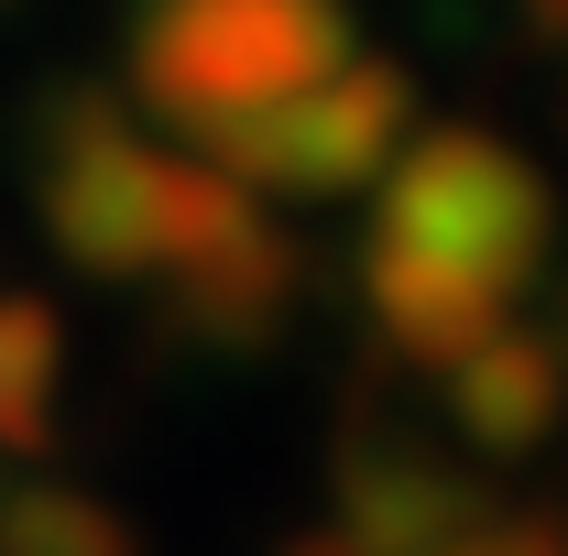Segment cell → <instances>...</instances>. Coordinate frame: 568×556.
I'll list each match as a JSON object with an SVG mask.
<instances>
[{
	"instance_id": "5b68a950",
	"label": "cell",
	"mask_w": 568,
	"mask_h": 556,
	"mask_svg": "<svg viewBox=\"0 0 568 556\" xmlns=\"http://www.w3.org/2000/svg\"><path fill=\"white\" fill-rule=\"evenodd\" d=\"M503 502L481 470L437 447H351L339 459V535L361 556H459Z\"/></svg>"
},
{
	"instance_id": "7a4b0ae2",
	"label": "cell",
	"mask_w": 568,
	"mask_h": 556,
	"mask_svg": "<svg viewBox=\"0 0 568 556\" xmlns=\"http://www.w3.org/2000/svg\"><path fill=\"white\" fill-rule=\"evenodd\" d=\"M558 240V197L547 175L493 132H416L383 175V208H372V262H405V274L470 284L493 306H525V284Z\"/></svg>"
},
{
	"instance_id": "8992f818",
	"label": "cell",
	"mask_w": 568,
	"mask_h": 556,
	"mask_svg": "<svg viewBox=\"0 0 568 556\" xmlns=\"http://www.w3.org/2000/svg\"><path fill=\"white\" fill-rule=\"evenodd\" d=\"M295 295H306V251L284 240L274 218H252L230 251H209L197 274L164 284V317L197 349H263L284 317H295Z\"/></svg>"
},
{
	"instance_id": "52a82bcc",
	"label": "cell",
	"mask_w": 568,
	"mask_h": 556,
	"mask_svg": "<svg viewBox=\"0 0 568 556\" xmlns=\"http://www.w3.org/2000/svg\"><path fill=\"white\" fill-rule=\"evenodd\" d=\"M448 425L481 447V459H525V447H547L568 415V339H536V328H503L481 360H459L448 382Z\"/></svg>"
},
{
	"instance_id": "9c48e42d",
	"label": "cell",
	"mask_w": 568,
	"mask_h": 556,
	"mask_svg": "<svg viewBox=\"0 0 568 556\" xmlns=\"http://www.w3.org/2000/svg\"><path fill=\"white\" fill-rule=\"evenodd\" d=\"M0 556H142V535L77 481H11L0 491Z\"/></svg>"
},
{
	"instance_id": "277c9868",
	"label": "cell",
	"mask_w": 568,
	"mask_h": 556,
	"mask_svg": "<svg viewBox=\"0 0 568 556\" xmlns=\"http://www.w3.org/2000/svg\"><path fill=\"white\" fill-rule=\"evenodd\" d=\"M405 142H416V76L394 66V55H351V66H328L317 87H295L274 110L186 142V153H209L252 208H328V197H351L372 175H394Z\"/></svg>"
},
{
	"instance_id": "30bf717a",
	"label": "cell",
	"mask_w": 568,
	"mask_h": 556,
	"mask_svg": "<svg viewBox=\"0 0 568 556\" xmlns=\"http://www.w3.org/2000/svg\"><path fill=\"white\" fill-rule=\"evenodd\" d=\"M459 556H568V524L558 513H493Z\"/></svg>"
},
{
	"instance_id": "3957f363",
	"label": "cell",
	"mask_w": 568,
	"mask_h": 556,
	"mask_svg": "<svg viewBox=\"0 0 568 556\" xmlns=\"http://www.w3.org/2000/svg\"><path fill=\"white\" fill-rule=\"evenodd\" d=\"M351 55V0H142L132 11V99L186 142L317 87Z\"/></svg>"
},
{
	"instance_id": "6da1fadb",
	"label": "cell",
	"mask_w": 568,
	"mask_h": 556,
	"mask_svg": "<svg viewBox=\"0 0 568 556\" xmlns=\"http://www.w3.org/2000/svg\"><path fill=\"white\" fill-rule=\"evenodd\" d=\"M33 197H44V240L88 284H175L209 251H230L252 218H274V208H252L209 153L153 142L110 99H67L55 110Z\"/></svg>"
},
{
	"instance_id": "ba28073f",
	"label": "cell",
	"mask_w": 568,
	"mask_h": 556,
	"mask_svg": "<svg viewBox=\"0 0 568 556\" xmlns=\"http://www.w3.org/2000/svg\"><path fill=\"white\" fill-rule=\"evenodd\" d=\"M67 393V317L44 295H0V459H33Z\"/></svg>"
}]
</instances>
